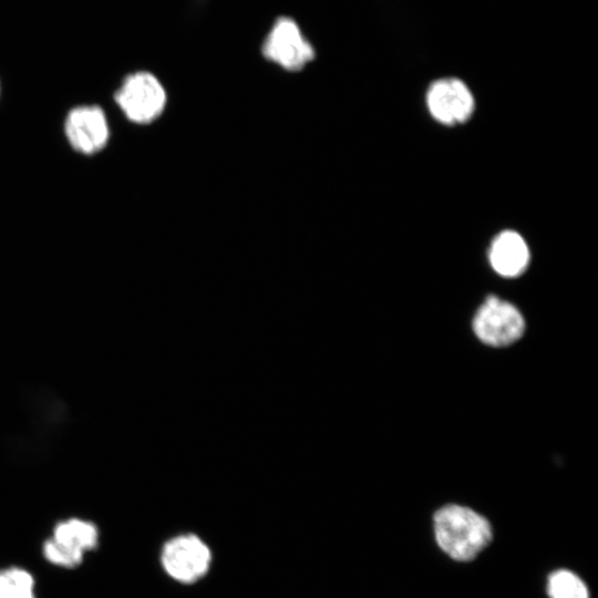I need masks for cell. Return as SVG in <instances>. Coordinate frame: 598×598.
<instances>
[{"mask_svg": "<svg viewBox=\"0 0 598 598\" xmlns=\"http://www.w3.org/2000/svg\"><path fill=\"white\" fill-rule=\"evenodd\" d=\"M207 545L195 535H179L168 540L162 550L165 571L182 582H193L203 577L210 564Z\"/></svg>", "mask_w": 598, "mask_h": 598, "instance_id": "cell-6", "label": "cell"}, {"mask_svg": "<svg viewBox=\"0 0 598 598\" xmlns=\"http://www.w3.org/2000/svg\"><path fill=\"white\" fill-rule=\"evenodd\" d=\"M43 554L50 563L66 568L75 567L83 558V555L63 547L52 538L45 542Z\"/></svg>", "mask_w": 598, "mask_h": 598, "instance_id": "cell-12", "label": "cell"}, {"mask_svg": "<svg viewBox=\"0 0 598 598\" xmlns=\"http://www.w3.org/2000/svg\"><path fill=\"white\" fill-rule=\"evenodd\" d=\"M435 538L451 558L468 561L492 539V528L485 517L461 505H446L434 515Z\"/></svg>", "mask_w": 598, "mask_h": 598, "instance_id": "cell-1", "label": "cell"}, {"mask_svg": "<svg viewBox=\"0 0 598 598\" xmlns=\"http://www.w3.org/2000/svg\"><path fill=\"white\" fill-rule=\"evenodd\" d=\"M473 330L482 342L504 347L523 336L525 320L514 305L488 296L474 316Z\"/></svg>", "mask_w": 598, "mask_h": 598, "instance_id": "cell-3", "label": "cell"}, {"mask_svg": "<svg viewBox=\"0 0 598 598\" xmlns=\"http://www.w3.org/2000/svg\"><path fill=\"white\" fill-rule=\"evenodd\" d=\"M425 102L432 117L444 125L464 123L475 107L468 86L454 76L433 81L427 87Z\"/></svg>", "mask_w": 598, "mask_h": 598, "instance_id": "cell-5", "label": "cell"}, {"mask_svg": "<svg viewBox=\"0 0 598 598\" xmlns=\"http://www.w3.org/2000/svg\"><path fill=\"white\" fill-rule=\"evenodd\" d=\"M64 132L71 147L83 155L101 152L110 138L106 115L93 104L72 109L65 117Z\"/></svg>", "mask_w": 598, "mask_h": 598, "instance_id": "cell-7", "label": "cell"}, {"mask_svg": "<svg viewBox=\"0 0 598 598\" xmlns=\"http://www.w3.org/2000/svg\"><path fill=\"white\" fill-rule=\"evenodd\" d=\"M262 54L287 71H299L315 59V49L299 24L289 17L278 18L262 44Z\"/></svg>", "mask_w": 598, "mask_h": 598, "instance_id": "cell-4", "label": "cell"}, {"mask_svg": "<svg viewBox=\"0 0 598 598\" xmlns=\"http://www.w3.org/2000/svg\"><path fill=\"white\" fill-rule=\"evenodd\" d=\"M0 598H34L32 576L17 567L1 570Z\"/></svg>", "mask_w": 598, "mask_h": 598, "instance_id": "cell-11", "label": "cell"}, {"mask_svg": "<svg viewBox=\"0 0 598 598\" xmlns=\"http://www.w3.org/2000/svg\"><path fill=\"white\" fill-rule=\"evenodd\" d=\"M529 248L525 239L514 230L501 231L492 241L488 261L498 275L514 278L523 274L529 264Z\"/></svg>", "mask_w": 598, "mask_h": 598, "instance_id": "cell-8", "label": "cell"}, {"mask_svg": "<svg viewBox=\"0 0 598 598\" xmlns=\"http://www.w3.org/2000/svg\"><path fill=\"white\" fill-rule=\"evenodd\" d=\"M114 99L126 118L135 124H148L157 120L167 101L162 82L148 71L126 75Z\"/></svg>", "mask_w": 598, "mask_h": 598, "instance_id": "cell-2", "label": "cell"}, {"mask_svg": "<svg viewBox=\"0 0 598 598\" xmlns=\"http://www.w3.org/2000/svg\"><path fill=\"white\" fill-rule=\"evenodd\" d=\"M52 539L63 547L83 555L85 550L96 546L97 530L90 522L71 518L55 526Z\"/></svg>", "mask_w": 598, "mask_h": 598, "instance_id": "cell-9", "label": "cell"}, {"mask_svg": "<svg viewBox=\"0 0 598 598\" xmlns=\"http://www.w3.org/2000/svg\"><path fill=\"white\" fill-rule=\"evenodd\" d=\"M547 591L550 598H589L585 582L576 574L564 569L549 576Z\"/></svg>", "mask_w": 598, "mask_h": 598, "instance_id": "cell-10", "label": "cell"}]
</instances>
